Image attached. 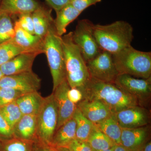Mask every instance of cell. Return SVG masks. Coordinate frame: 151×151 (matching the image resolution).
Wrapping results in <instances>:
<instances>
[{
  "mask_svg": "<svg viewBox=\"0 0 151 151\" xmlns=\"http://www.w3.org/2000/svg\"><path fill=\"white\" fill-rule=\"evenodd\" d=\"M34 142L14 137L0 140V151H33Z\"/></svg>",
  "mask_w": 151,
  "mask_h": 151,
  "instance_id": "484cf974",
  "label": "cell"
},
{
  "mask_svg": "<svg viewBox=\"0 0 151 151\" xmlns=\"http://www.w3.org/2000/svg\"><path fill=\"white\" fill-rule=\"evenodd\" d=\"M81 13L70 4L64 6L56 13V17L53 21V24L58 35L60 37L64 35L68 26Z\"/></svg>",
  "mask_w": 151,
  "mask_h": 151,
  "instance_id": "44dd1931",
  "label": "cell"
},
{
  "mask_svg": "<svg viewBox=\"0 0 151 151\" xmlns=\"http://www.w3.org/2000/svg\"><path fill=\"white\" fill-rule=\"evenodd\" d=\"M35 34L44 39L50 28L53 25L54 19L52 16V9L40 5L32 13Z\"/></svg>",
  "mask_w": 151,
  "mask_h": 151,
  "instance_id": "d6986e66",
  "label": "cell"
},
{
  "mask_svg": "<svg viewBox=\"0 0 151 151\" xmlns=\"http://www.w3.org/2000/svg\"><path fill=\"white\" fill-rule=\"evenodd\" d=\"M70 88L67 80L65 79L52 92L58 113L56 130L65 122L73 118L77 108L76 105L72 103L68 97V91Z\"/></svg>",
  "mask_w": 151,
  "mask_h": 151,
  "instance_id": "7c38bea8",
  "label": "cell"
},
{
  "mask_svg": "<svg viewBox=\"0 0 151 151\" xmlns=\"http://www.w3.org/2000/svg\"><path fill=\"white\" fill-rule=\"evenodd\" d=\"M114 151H130L121 145H117Z\"/></svg>",
  "mask_w": 151,
  "mask_h": 151,
  "instance_id": "f35d334b",
  "label": "cell"
},
{
  "mask_svg": "<svg viewBox=\"0 0 151 151\" xmlns=\"http://www.w3.org/2000/svg\"><path fill=\"white\" fill-rule=\"evenodd\" d=\"M12 17L0 12V45L14 38L15 30Z\"/></svg>",
  "mask_w": 151,
  "mask_h": 151,
  "instance_id": "83f0119b",
  "label": "cell"
},
{
  "mask_svg": "<svg viewBox=\"0 0 151 151\" xmlns=\"http://www.w3.org/2000/svg\"><path fill=\"white\" fill-rule=\"evenodd\" d=\"M44 98L36 91L24 94L17 99L16 102L23 115H37Z\"/></svg>",
  "mask_w": 151,
  "mask_h": 151,
  "instance_id": "7402d4cb",
  "label": "cell"
},
{
  "mask_svg": "<svg viewBox=\"0 0 151 151\" xmlns=\"http://www.w3.org/2000/svg\"><path fill=\"white\" fill-rule=\"evenodd\" d=\"M93 150H104L116 145V143L95 126L87 141Z\"/></svg>",
  "mask_w": 151,
  "mask_h": 151,
  "instance_id": "d4e9b609",
  "label": "cell"
},
{
  "mask_svg": "<svg viewBox=\"0 0 151 151\" xmlns=\"http://www.w3.org/2000/svg\"><path fill=\"white\" fill-rule=\"evenodd\" d=\"M67 95L69 100L76 105L83 100V94L78 87H70L68 91Z\"/></svg>",
  "mask_w": 151,
  "mask_h": 151,
  "instance_id": "e575fe53",
  "label": "cell"
},
{
  "mask_svg": "<svg viewBox=\"0 0 151 151\" xmlns=\"http://www.w3.org/2000/svg\"><path fill=\"white\" fill-rule=\"evenodd\" d=\"M0 112L12 129L23 116L16 101L1 107Z\"/></svg>",
  "mask_w": 151,
  "mask_h": 151,
  "instance_id": "f1b7e54d",
  "label": "cell"
},
{
  "mask_svg": "<svg viewBox=\"0 0 151 151\" xmlns=\"http://www.w3.org/2000/svg\"><path fill=\"white\" fill-rule=\"evenodd\" d=\"M15 23L23 29L31 34H35L34 25L32 14H25L18 16Z\"/></svg>",
  "mask_w": 151,
  "mask_h": 151,
  "instance_id": "4dcf8cb0",
  "label": "cell"
},
{
  "mask_svg": "<svg viewBox=\"0 0 151 151\" xmlns=\"http://www.w3.org/2000/svg\"><path fill=\"white\" fill-rule=\"evenodd\" d=\"M44 53L46 55L53 82V89L66 79L65 58L61 37L58 35L54 24L44 38Z\"/></svg>",
  "mask_w": 151,
  "mask_h": 151,
  "instance_id": "5b68a950",
  "label": "cell"
},
{
  "mask_svg": "<svg viewBox=\"0 0 151 151\" xmlns=\"http://www.w3.org/2000/svg\"><path fill=\"white\" fill-rule=\"evenodd\" d=\"M78 88L83 94V99L99 101L114 114L126 108L140 105L135 97L123 91L114 83L91 78L87 84Z\"/></svg>",
  "mask_w": 151,
  "mask_h": 151,
  "instance_id": "6da1fadb",
  "label": "cell"
},
{
  "mask_svg": "<svg viewBox=\"0 0 151 151\" xmlns=\"http://www.w3.org/2000/svg\"><path fill=\"white\" fill-rule=\"evenodd\" d=\"M95 125L116 145H120L122 128L119 125L115 114H112Z\"/></svg>",
  "mask_w": 151,
  "mask_h": 151,
  "instance_id": "603a6c76",
  "label": "cell"
},
{
  "mask_svg": "<svg viewBox=\"0 0 151 151\" xmlns=\"http://www.w3.org/2000/svg\"><path fill=\"white\" fill-rule=\"evenodd\" d=\"M150 126L134 129L122 128L121 144L130 151H140L150 141Z\"/></svg>",
  "mask_w": 151,
  "mask_h": 151,
  "instance_id": "4fadbf2b",
  "label": "cell"
},
{
  "mask_svg": "<svg viewBox=\"0 0 151 151\" xmlns=\"http://www.w3.org/2000/svg\"><path fill=\"white\" fill-rule=\"evenodd\" d=\"M90 77L107 83H114L119 73L113 62V55L101 50L97 55L86 62Z\"/></svg>",
  "mask_w": 151,
  "mask_h": 151,
  "instance_id": "ba28073f",
  "label": "cell"
},
{
  "mask_svg": "<svg viewBox=\"0 0 151 151\" xmlns=\"http://www.w3.org/2000/svg\"><path fill=\"white\" fill-rule=\"evenodd\" d=\"M40 5L36 0H1L0 12L18 16L32 13Z\"/></svg>",
  "mask_w": 151,
  "mask_h": 151,
  "instance_id": "ac0fdd59",
  "label": "cell"
},
{
  "mask_svg": "<svg viewBox=\"0 0 151 151\" xmlns=\"http://www.w3.org/2000/svg\"><path fill=\"white\" fill-rule=\"evenodd\" d=\"M94 33L101 50L112 55L132 45L134 37L133 27L123 20L109 24H94Z\"/></svg>",
  "mask_w": 151,
  "mask_h": 151,
  "instance_id": "7a4b0ae2",
  "label": "cell"
},
{
  "mask_svg": "<svg viewBox=\"0 0 151 151\" xmlns=\"http://www.w3.org/2000/svg\"><path fill=\"white\" fill-rule=\"evenodd\" d=\"M94 24L87 19L78 21L72 32V40L77 45L86 62L95 57L101 51L94 33Z\"/></svg>",
  "mask_w": 151,
  "mask_h": 151,
  "instance_id": "52a82bcc",
  "label": "cell"
},
{
  "mask_svg": "<svg viewBox=\"0 0 151 151\" xmlns=\"http://www.w3.org/2000/svg\"><path fill=\"white\" fill-rule=\"evenodd\" d=\"M41 80L32 70L9 76L0 79V87H10L25 94L38 91Z\"/></svg>",
  "mask_w": 151,
  "mask_h": 151,
  "instance_id": "30bf717a",
  "label": "cell"
},
{
  "mask_svg": "<svg viewBox=\"0 0 151 151\" xmlns=\"http://www.w3.org/2000/svg\"><path fill=\"white\" fill-rule=\"evenodd\" d=\"M25 52L14 39L0 45V66L18 55Z\"/></svg>",
  "mask_w": 151,
  "mask_h": 151,
  "instance_id": "4316f807",
  "label": "cell"
},
{
  "mask_svg": "<svg viewBox=\"0 0 151 151\" xmlns=\"http://www.w3.org/2000/svg\"><path fill=\"white\" fill-rule=\"evenodd\" d=\"M114 146V147H112L111 148L108 149V150H99V151H114L115 150V147H116V146Z\"/></svg>",
  "mask_w": 151,
  "mask_h": 151,
  "instance_id": "60d3db41",
  "label": "cell"
},
{
  "mask_svg": "<svg viewBox=\"0 0 151 151\" xmlns=\"http://www.w3.org/2000/svg\"><path fill=\"white\" fill-rule=\"evenodd\" d=\"M14 137L13 130L0 112V140Z\"/></svg>",
  "mask_w": 151,
  "mask_h": 151,
  "instance_id": "1f68e13d",
  "label": "cell"
},
{
  "mask_svg": "<svg viewBox=\"0 0 151 151\" xmlns=\"http://www.w3.org/2000/svg\"><path fill=\"white\" fill-rule=\"evenodd\" d=\"M114 84L123 91L135 97L141 106L150 101L151 95V77L147 79L135 78L119 74Z\"/></svg>",
  "mask_w": 151,
  "mask_h": 151,
  "instance_id": "9c48e42d",
  "label": "cell"
},
{
  "mask_svg": "<svg viewBox=\"0 0 151 151\" xmlns=\"http://www.w3.org/2000/svg\"><path fill=\"white\" fill-rule=\"evenodd\" d=\"M55 148L56 151H72L68 147H59Z\"/></svg>",
  "mask_w": 151,
  "mask_h": 151,
  "instance_id": "ab89813d",
  "label": "cell"
},
{
  "mask_svg": "<svg viewBox=\"0 0 151 151\" xmlns=\"http://www.w3.org/2000/svg\"><path fill=\"white\" fill-rule=\"evenodd\" d=\"M122 128L134 129L147 126L150 122V111L143 106L136 105L115 113Z\"/></svg>",
  "mask_w": 151,
  "mask_h": 151,
  "instance_id": "8fae6325",
  "label": "cell"
},
{
  "mask_svg": "<svg viewBox=\"0 0 151 151\" xmlns=\"http://www.w3.org/2000/svg\"><path fill=\"white\" fill-rule=\"evenodd\" d=\"M51 8L54 9L55 13L58 12L64 6L70 4V0H45Z\"/></svg>",
  "mask_w": 151,
  "mask_h": 151,
  "instance_id": "d590c367",
  "label": "cell"
},
{
  "mask_svg": "<svg viewBox=\"0 0 151 151\" xmlns=\"http://www.w3.org/2000/svg\"><path fill=\"white\" fill-rule=\"evenodd\" d=\"M37 115H23L14 126V137L34 142L37 139Z\"/></svg>",
  "mask_w": 151,
  "mask_h": 151,
  "instance_id": "e0dca14e",
  "label": "cell"
},
{
  "mask_svg": "<svg viewBox=\"0 0 151 151\" xmlns=\"http://www.w3.org/2000/svg\"><path fill=\"white\" fill-rule=\"evenodd\" d=\"M76 133V124L73 118L65 122L55 131L51 145L54 147H67L75 139Z\"/></svg>",
  "mask_w": 151,
  "mask_h": 151,
  "instance_id": "ffe728a7",
  "label": "cell"
},
{
  "mask_svg": "<svg viewBox=\"0 0 151 151\" xmlns=\"http://www.w3.org/2000/svg\"><path fill=\"white\" fill-rule=\"evenodd\" d=\"M67 147L72 151H93L88 142L76 139L72 141Z\"/></svg>",
  "mask_w": 151,
  "mask_h": 151,
  "instance_id": "836d02e7",
  "label": "cell"
},
{
  "mask_svg": "<svg viewBox=\"0 0 151 151\" xmlns=\"http://www.w3.org/2000/svg\"><path fill=\"white\" fill-rule=\"evenodd\" d=\"M58 122L57 107L52 93L45 97L43 104L37 114V139L51 145Z\"/></svg>",
  "mask_w": 151,
  "mask_h": 151,
  "instance_id": "8992f818",
  "label": "cell"
},
{
  "mask_svg": "<svg viewBox=\"0 0 151 151\" xmlns=\"http://www.w3.org/2000/svg\"><path fill=\"white\" fill-rule=\"evenodd\" d=\"M140 151H151V142L150 141L147 142Z\"/></svg>",
  "mask_w": 151,
  "mask_h": 151,
  "instance_id": "74e56055",
  "label": "cell"
},
{
  "mask_svg": "<svg viewBox=\"0 0 151 151\" xmlns=\"http://www.w3.org/2000/svg\"><path fill=\"white\" fill-rule=\"evenodd\" d=\"M0 2H1V0H0Z\"/></svg>",
  "mask_w": 151,
  "mask_h": 151,
  "instance_id": "7bdbcfd3",
  "label": "cell"
},
{
  "mask_svg": "<svg viewBox=\"0 0 151 151\" xmlns=\"http://www.w3.org/2000/svg\"><path fill=\"white\" fill-rule=\"evenodd\" d=\"M24 94L21 91L10 87H0V108L16 101Z\"/></svg>",
  "mask_w": 151,
  "mask_h": 151,
  "instance_id": "f546056e",
  "label": "cell"
},
{
  "mask_svg": "<svg viewBox=\"0 0 151 151\" xmlns=\"http://www.w3.org/2000/svg\"><path fill=\"white\" fill-rule=\"evenodd\" d=\"M76 107L94 125L114 114L107 106L97 100L83 99L76 104Z\"/></svg>",
  "mask_w": 151,
  "mask_h": 151,
  "instance_id": "9a60e30c",
  "label": "cell"
},
{
  "mask_svg": "<svg viewBox=\"0 0 151 151\" xmlns=\"http://www.w3.org/2000/svg\"><path fill=\"white\" fill-rule=\"evenodd\" d=\"M76 124V139L87 142L95 125L86 119L78 108H76L73 116Z\"/></svg>",
  "mask_w": 151,
  "mask_h": 151,
  "instance_id": "cb8c5ba5",
  "label": "cell"
},
{
  "mask_svg": "<svg viewBox=\"0 0 151 151\" xmlns=\"http://www.w3.org/2000/svg\"><path fill=\"white\" fill-rule=\"evenodd\" d=\"M14 28V40L25 52L44 53V39L25 31L15 22Z\"/></svg>",
  "mask_w": 151,
  "mask_h": 151,
  "instance_id": "2e32d148",
  "label": "cell"
},
{
  "mask_svg": "<svg viewBox=\"0 0 151 151\" xmlns=\"http://www.w3.org/2000/svg\"><path fill=\"white\" fill-rule=\"evenodd\" d=\"M33 151H56V150L51 145L45 144L36 139L34 142Z\"/></svg>",
  "mask_w": 151,
  "mask_h": 151,
  "instance_id": "8d00e7d4",
  "label": "cell"
},
{
  "mask_svg": "<svg viewBox=\"0 0 151 151\" xmlns=\"http://www.w3.org/2000/svg\"><path fill=\"white\" fill-rule=\"evenodd\" d=\"M112 55L119 74L143 79L151 78V52L140 51L130 45Z\"/></svg>",
  "mask_w": 151,
  "mask_h": 151,
  "instance_id": "3957f363",
  "label": "cell"
},
{
  "mask_svg": "<svg viewBox=\"0 0 151 151\" xmlns=\"http://www.w3.org/2000/svg\"><path fill=\"white\" fill-rule=\"evenodd\" d=\"M39 53L23 52L0 66L4 76H9L32 70L34 61Z\"/></svg>",
  "mask_w": 151,
  "mask_h": 151,
  "instance_id": "5bb4252c",
  "label": "cell"
},
{
  "mask_svg": "<svg viewBox=\"0 0 151 151\" xmlns=\"http://www.w3.org/2000/svg\"><path fill=\"white\" fill-rule=\"evenodd\" d=\"M72 35L71 32L61 37L66 79L70 88L84 86L91 78L86 61L79 48L73 42Z\"/></svg>",
  "mask_w": 151,
  "mask_h": 151,
  "instance_id": "277c9868",
  "label": "cell"
},
{
  "mask_svg": "<svg viewBox=\"0 0 151 151\" xmlns=\"http://www.w3.org/2000/svg\"><path fill=\"white\" fill-rule=\"evenodd\" d=\"M102 0H70V3L77 10L82 13L86 9L97 3L101 2Z\"/></svg>",
  "mask_w": 151,
  "mask_h": 151,
  "instance_id": "d6a6232c",
  "label": "cell"
},
{
  "mask_svg": "<svg viewBox=\"0 0 151 151\" xmlns=\"http://www.w3.org/2000/svg\"><path fill=\"white\" fill-rule=\"evenodd\" d=\"M4 75L3 74L1 70V69H0V79L4 76Z\"/></svg>",
  "mask_w": 151,
  "mask_h": 151,
  "instance_id": "b9f144b4",
  "label": "cell"
}]
</instances>
